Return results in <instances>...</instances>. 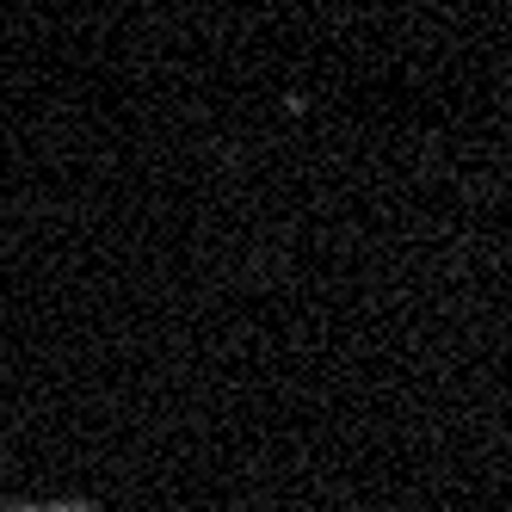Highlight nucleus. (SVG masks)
Instances as JSON below:
<instances>
[{
    "label": "nucleus",
    "instance_id": "1",
    "mask_svg": "<svg viewBox=\"0 0 512 512\" xmlns=\"http://www.w3.org/2000/svg\"><path fill=\"white\" fill-rule=\"evenodd\" d=\"M50 512H75V506H50Z\"/></svg>",
    "mask_w": 512,
    "mask_h": 512
}]
</instances>
